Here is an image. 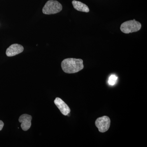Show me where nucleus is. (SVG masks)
Returning a JSON list of instances; mask_svg holds the SVG:
<instances>
[{
	"label": "nucleus",
	"instance_id": "8",
	"mask_svg": "<svg viewBox=\"0 0 147 147\" xmlns=\"http://www.w3.org/2000/svg\"><path fill=\"white\" fill-rule=\"evenodd\" d=\"M72 4L74 8L77 11L87 13L90 11L88 7L81 2L74 0L72 1Z\"/></svg>",
	"mask_w": 147,
	"mask_h": 147
},
{
	"label": "nucleus",
	"instance_id": "3",
	"mask_svg": "<svg viewBox=\"0 0 147 147\" xmlns=\"http://www.w3.org/2000/svg\"><path fill=\"white\" fill-rule=\"evenodd\" d=\"M142 28V24L133 19L124 22L121 24L120 26L121 31L124 33L129 34L139 31Z\"/></svg>",
	"mask_w": 147,
	"mask_h": 147
},
{
	"label": "nucleus",
	"instance_id": "7",
	"mask_svg": "<svg viewBox=\"0 0 147 147\" xmlns=\"http://www.w3.org/2000/svg\"><path fill=\"white\" fill-rule=\"evenodd\" d=\"M32 116L28 114H24L19 117V122L21 123V127L24 131H27L31 126Z\"/></svg>",
	"mask_w": 147,
	"mask_h": 147
},
{
	"label": "nucleus",
	"instance_id": "6",
	"mask_svg": "<svg viewBox=\"0 0 147 147\" xmlns=\"http://www.w3.org/2000/svg\"><path fill=\"white\" fill-rule=\"evenodd\" d=\"M24 47L18 44H13L11 45L7 49L6 54L7 57H11L20 54L24 51Z\"/></svg>",
	"mask_w": 147,
	"mask_h": 147
},
{
	"label": "nucleus",
	"instance_id": "4",
	"mask_svg": "<svg viewBox=\"0 0 147 147\" xmlns=\"http://www.w3.org/2000/svg\"><path fill=\"white\" fill-rule=\"evenodd\" d=\"M96 126L98 131L101 133L108 131L110 127V119L108 116H102L96 119L95 121Z\"/></svg>",
	"mask_w": 147,
	"mask_h": 147
},
{
	"label": "nucleus",
	"instance_id": "1",
	"mask_svg": "<svg viewBox=\"0 0 147 147\" xmlns=\"http://www.w3.org/2000/svg\"><path fill=\"white\" fill-rule=\"evenodd\" d=\"M61 66L63 71L67 74L77 73L84 68L83 60L75 58H67L63 60Z\"/></svg>",
	"mask_w": 147,
	"mask_h": 147
},
{
	"label": "nucleus",
	"instance_id": "5",
	"mask_svg": "<svg viewBox=\"0 0 147 147\" xmlns=\"http://www.w3.org/2000/svg\"><path fill=\"white\" fill-rule=\"evenodd\" d=\"M54 103L64 115H68L70 113L71 110L68 105L60 98H56L54 100Z\"/></svg>",
	"mask_w": 147,
	"mask_h": 147
},
{
	"label": "nucleus",
	"instance_id": "10",
	"mask_svg": "<svg viewBox=\"0 0 147 147\" xmlns=\"http://www.w3.org/2000/svg\"><path fill=\"white\" fill-rule=\"evenodd\" d=\"M4 126V123L2 121L0 120V131L2 129Z\"/></svg>",
	"mask_w": 147,
	"mask_h": 147
},
{
	"label": "nucleus",
	"instance_id": "9",
	"mask_svg": "<svg viewBox=\"0 0 147 147\" xmlns=\"http://www.w3.org/2000/svg\"><path fill=\"white\" fill-rule=\"evenodd\" d=\"M118 77L114 74H112L110 76L108 80V84L111 86H114L116 84Z\"/></svg>",
	"mask_w": 147,
	"mask_h": 147
},
{
	"label": "nucleus",
	"instance_id": "2",
	"mask_svg": "<svg viewBox=\"0 0 147 147\" xmlns=\"http://www.w3.org/2000/svg\"><path fill=\"white\" fill-rule=\"evenodd\" d=\"M62 9V5L58 1L49 0L43 7L42 11L44 14L50 15L60 12Z\"/></svg>",
	"mask_w": 147,
	"mask_h": 147
}]
</instances>
